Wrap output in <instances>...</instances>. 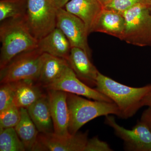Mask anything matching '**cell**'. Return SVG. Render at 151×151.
I'll use <instances>...</instances> for the list:
<instances>
[{
	"mask_svg": "<svg viewBox=\"0 0 151 151\" xmlns=\"http://www.w3.org/2000/svg\"><path fill=\"white\" fill-rule=\"evenodd\" d=\"M58 9L64 8L65 5L70 0H52Z\"/></svg>",
	"mask_w": 151,
	"mask_h": 151,
	"instance_id": "cell-27",
	"label": "cell"
},
{
	"mask_svg": "<svg viewBox=\"0 0 151 151\" xmlns=\"http://www.w3.org/2000/svg\"><path fill=\"white\" fill-rule=\"evenodd\" d=\"M0 151H26L14 128L0 129Z\"/></svg>",
	"mask_w": 151,
	"mask_h": 151,
	"instance_id": "cell-21",
	"label": "cell"
},
{
	"mask_svg": "<svg viewBox=\"0 0 151 151\" xmlns=\"http://www.w3.org/2000/svg\"><path fill=\"white\" fill-rule=\"evenodd\" d=\"M21 117L20 108L13 104L0 112V129L15 128Z\"/></svg>",
	"mask_w": 151,
	"mask_h": 151,
	"instance_id": "cell-22",
	"label": "cell"
},
{
	"mask_svg": "<svg viewBox=\"0 0 151 151\" xmlns=\"http://www.w3.org/2000/svg\"><path fill=\"white\" fill-rule=\"evenodd\" d=\"M147 5L151 13V0H147Z\"/></svg>",
	"mask_w": 151,
	"mask_h": 151,
	"instance_id": "cell-30",
	"label": "cell"
},
{
	"mask_svg": "<svg viewBox=\"0 0 151 151\" xmlns=\"http://www.w3.org/2000/svg\"><path fill=\"white\" fill-rule=\"evenodd\" d=\"M57 9L52 0H27L24 21L37 40L56 27Z\"/></svg>",
	"mask_w": 151,
	"mask_h": 151,
	"instance_id": "cell-6",
	"label": "cell"
},
{
	"mask_svg": "<svg viewBox=\"0 0 151 151\" xmlns=\"http://www.w3.org/2000/svg\"><path fill=\"white\" fill-rule=\"evenodd\" d=\"M0 25V68L22 52L37 48L38 40L31 33L24 17L9 19Z\"/></svg>",
	"mask_w": 151,
	"mask_h": 151,
	"instance_id": "cell-2",
	"label": "cell"
},
{
	"mask_svg": "<svg viewBox=\"0 0 151 151\" xmlns=\"http://www.w3.org/2000/svg\"><path fill=\"white\" fill-rule=\"evenodd\" d=\"M46 89H54L98 101L113 102L108 97L82 82L76 75L70 66L56 81L45 86Z\"/></svg>",
	"mask_w": 151,
	"mask_h": 151,
	"instance_id": "cell-9",
	"label": "cell"
},
{
	"mask_svg": "<svg viewBox=\"0 0 151 151\" xmlns=\"http://www.w3.org/2000/svg\"><path fill=\"white\" fill-rule=\"evenodd\" d=\"M56 27L65 35L71 47L82 49L91 59L92 51L87 42L89 34L85 24L81 19L65 9H58Z\"/></svg>",
	"mask_w": 151,
	"mask_h": 151,
	"instance_id": "cell-8",
	"label": "cell"
},
{
	"mask_svg": "<svg viewBox=\"0 0 151 151\" xmlns=\"http://www.w3.org/2000/svg\"><path fill=\"white\" fill-rule=\"evenodd\" d=\"M123 14L126 26L122 40L136 46H151V13L148 6L138 4Z\"/></svg>",
	"mask_w": 151,
	"mask_h": 151,
	"instance_id": "cell-5",
	"label": "cell"
},
{
	"mask_svg": "<svg viewBox=\"0 0 151 151\" xmlns=\"http://www.w3.org/2000/svg\"><path fill=\"white\" fill-rule=\"evenodd\" d=\"M69 66L68 61L65 58L44 53L37 83L44 88L58 79Z\"/></svg>",
	"mask_w": 151,
	"mask_h": 151,
	"instance_id": "cell-18",
	"label": "cell"
},
{
	"mask_svg": "<svg viewBox=\"0 0 151 151\" xmlns=\"http://www.w3.org/2000/svg\"><path fill=\"white\" fill-rule=\"evenodd\" d=\"M144 106H147L151 107V91L145 97L143 101Z\"/></svg>",
	"mask_w": 151,
	"mask_h": 151,
	"instance_id": "cell-28",
	"label": "cell"
},
{
	"mask_svg": "<svg viewBox=\"0 0 151 151\" xmlns=\"http://www.w3.org/2000/svg\"><path fill=\"white\" fill-rule=\"evenodd\" d=\"M15 92L12 83L1 84L0 87V112L14 104Z\"/></svg>",
	"mask_w": 151,
	"mask_h": 151,
	"instance_id": "cell-23",
	"label": "cell"
},
{
	"mask_svg": "<svg viewBox=\"0 0 151 151\" xmlns=\"http://www.w3.org/2000/svg\"><path fill=\"white\" fill-rule=\"evenodd\" d=\"M88 132H78L66 137L40 133L35 151H84Z\"/></svg>",
	"mask_w": 151,
	"mask_h": 151,
	"instance_id": "cell-10",
	"label": "cell"
},
{
	"mask_svg": "<svg viewBox=\"0 0 151 151\" xmlns=\"http://www.w3.org/2000/svg\"><path fill=\"white\" fill-rule=\"evenodd\" d=\"M64 8L84 22L89 34L91 33L94 22L103 9L98 0H70Z\"/></svg>",
	"mask_w": 151,
	"mask_h": 151,
	"instance_id": "cell-15",
	"label": "cell"
},
{
	"mask_svg": "<svg viewBox=\"0 0 151 151\" xmlns=\"http://www.w3.org/2000/svg\"></svg>",
	"mask_w": 151,
	"mask_h": 151,
	"instance_id": "cell-31",
	"label": "cell"
},
{
	"mask_svg": "<svg viewBox=\"0 0 151 151\" xmlns=\"http://www.w3.org/2000/svg\"><path fill=\"white\" fill-rule=\"evenodd\" d=\"M140 4H145L147 5V0H113L103 8L123 14Z\"/></svg>",
	"mask_w": 151,
	"mask_h": 151,
	"instance_id": "cell-24",
	"label": "cell"
},
{
	"mask_svg": "<svg viewBox=\"0 0 151 151\" xmlns=\"http://www.w3.org/2000/svg\"><path fill=\"white\" fill-rule=\"evenodd\" d=\"M37 48L43 53L65 58L68 60L72 47L65 35L56 27L38 40Z\"/></svg>",
	"mask_w": 151,
	"mask_h": 151,
	"instance_id": "cell-14",
	"label": "cell"
},
{
	"mask_svg": "<svg viewBox=\"0 0 151 151\" xmlns=\"http://www.w3.org/2000/svg\"><path fill=\"white\" fill-rule=\"evenodd\" d=\"M47 90L54 133L60 137H68L70 134L68 130L69 113L67 92L54 89Z\"/></svg>",
	"mask_w": 151,
	"mask_h": 151,
	"instance_id": "cell-11",
	"label": "cell"
},
{
	"mask_svg": "<svg viewBox=\"0 0 151 151\" xmlns=\"http://www.w3.org/2000/svg\"><path fill=\"white\" fill-rule=\"evenodd\" d=\"M20 110L21 119L15 129L26 150L35 151L37 144L39 132L31 119L27 109L20 108Z\"/></svg>",
	"mask_w": 151,
	"mask_h": 151,
	"instance_id": "cell-19",
	"label": "cell"
},
{
	"mask_svg": "<svg viewBox=\"0 0 151 151\" xmlns=\"http://www.w3.org/2000/svg\"><path fill=\"white\" fill-rule=\"evenodd\" d=\"M98 1L104 7L105 6L107 5L108 4L111 2V1H113V0H98Z\"/></svg>",
	"mask_w": 151,
	"mask_h": 151,
	"instance_id": "cell-29",
	"label": "cell"
},
{
	"mask_svg": "<svg viewBox=\"0 0 151 151\" xmlns=\"http://www.w3.org/2000/svg\"><path fill=\"white\" fill-rule=\"evenodd\" d=\"M11 83L14 90V104L19 108L27 109L45 94L43 87L36 81L22 80Z\"/></svg>",
	"mask_w": 151,
	"mask_h": 151,
	"instance_id": "cell-17",
	"label": "cell"
},
{
	"mask_svg": "<svg viewBox=\"0 0 151 151\" xmlns=\"http://www.w3.org/2000/svg\"><path fill=\"white\" fill-rule=\"evenodd\" d=\"M82 49L72 47L68 61L77 77L87 86L96 87L99 71Z\"/></svg>",
	"mask_w": 151,
	"mask_h": 151,
	"instance_id": "cell-12",
	"label": "cell"
},
{
	"mask_svg": "<svg viewBox=\"0 0 151 151\" xmlns=\"http://www.w3.org/2000/svg\"><path fill=\"white\" fill-rule=\"evenodd\" d=\"M140 121L145 124L151 132V107L144 111Z\"/></svg>",
	"mask_w": 151,
	"mask_h": 151,
	"instance_id": "cell-26",
	"label": "cell"
},
{
	"mask_svg": "<svg viewBox=\"0 0 151 151\" xmlns=\"http://www.w3.org/2000/svg\"><path fill=\"white\" fill-rule=\"evenodd\" d=\"M95 89L112 100L119 108V118L134 116L143 106V101L151 91V84L132 87L117 82L99 72Z\"/></svg>",
	"mask_w": 151,
	"mask_h": 151,
	"instance_id": "cell-1",
	"label": "cell"
},
{
	"mask_svg": "<svg viewBox=\"0 0 151 151\" xmlns=\"http://www.w3.org/2000/svg\"><path fill=\"white\" fill-rule=\"evenodd\" d=\"M67 102L70 134H76L84 125L97 117L120 115L119 108L113 102L91 101L70 93H67Z\"/></svg>",
	"mask_w": 151,
	"mask_h": 151,
	"instance_id": "cell-3",
	"label": "cell"
},
{
	"mask_svg": "<svg viewBox=\"0 0 151 151\" xmlns=\"http://www.w3.org/2000/svg\"><path fill=\"white\" fill-rule=\"evenodd\" d=\"M27 7V0H1L0 21L24 17Z\"/></svg>",
	"mask_w": 151,
	"mask_h": 151,
	"instance_id": "cell-20",
	"label": "cell"
},
{
	"mask_svg": "<svg viewBox=\"0 0 151 151\" xmlns=\"http://www.w3.org/2000/svg\"><path fill=\"white\" fill-rule=\"evenodd\" d=\"M125 26L126 21L123 14L103 8L94 22L91 33H104L122 40Z\"/></svg>",
	"mask_w": 151,
	"mask_h": 151,
	"instance_id": "cell-13",
	"label": "cell"
},
{
	"mask_svg": "<svg viewBox=\"0 0 151 151\" xmlns=\"http://www.w3.org/2000/svg\"><path fill=\"white\" fill-rule=\"evenodd\" d=\"M106 142L101 140L97 137L88 139L84 151H112Z\"/></svg>",
	"mask_w": 151,
	"mask_h": 151,
	"instance_id": "cell-25",
	"label": "cell"
},
{
	"mask_svg": "<svg viewBox=\"0 0 151 151\" xmlns=\"http://www.w3.org/2000/svg\"><path fill=\"white\" fill-rule=\"evenodd\" d=\"M43 52L38 48L24 52L0 68L1 84L22 80L37 82L43 62Z\"/></svg>",
	"mask_w": 151,
	"mask_h": 151,
	"instance_id": "cell-4",
	"label": "cell"
},
{
	"mask_svg": "<svg viewBox=\"0 0 151 151\" xmlns=\"http://www.w3.org/2000/svg\"><path fill=\"white\" fill-rule=\"evenodd\" d=\"M111 115L105 116V124L123 141L125 150L151 151V132L145 124L139 121L132 129H127L117 124L115 117Z\"/></svg>",
	"mask_w": 151,
	"mask_h": 151,
	"instance_id": "cell-7",
	"label": "cell"
},
{
	"mask_svg": "<svg viewBox=\"0 0 151 151\" xmlns=\"http://www.w3.org/2000/svg\"><path fill=\"white\" fill-rule=\"evenodd\" d=\"M27 109L40 133L48 134L54 133L47 94H45Z\"/></svg>",
	"mask_w": 151,
	"mask_h": 151,
	"instance_id": "cell-16",
	"label": "cell"
}]
</instances>
